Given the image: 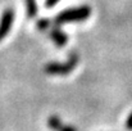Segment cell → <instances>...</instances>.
Wrapping results in <instances>:
<instances>
[{"label":"cell","instance_id":"6da1fadb","mask_svg":"<svg viewBox=\"0 0 132 131\" xmlns=\"http://www.w3.org/2000/svg\"><path fill=\"white\" fill-rule=\"evenodd\" d=\"M91 14V8L88 5H82V6H77V8H71V9H65L63 12H60L54 22L55 25H62V23H67V22H81L87 19Z\"/></svg>","mask_w":132,"mask_h":131},{"label":"cell","instance_id":"7a4b0ae2","mask_svg":"<svg viewBox=\"0 0 132 131\" xmlns=\"http://www.w3.org/2000/svg\"><path fill=\"white\" fill-rule=\"evenodd\" d=\"M78 63V55L76 51H72L71 55L68 57V59L63 63H59V62H51V63H47L45 66L44 71L47 75H59V76H64V75H68L71 73L76 66Z\"/></svg>","mask_w":132,"mask_h":131},{"label":"cell","instance_id":"3957f363","mask_svg":"<svg viewBox=\"0 0 132 131\" xmlns=\"http://www.w3.org/2000/svg\"><path fill=\"white\" fill-rule=\"evenodd\" d=\"M13 18H14V13L12 9L4 10L1 19H0V41L9 34L12 25H13Z\"/></svg>","mask_w":132,"mask_h":131},{"label":"cell","instance_id":"277c9868","mask_svg":"<svg viewBox=\"0 0 132 131\" xmlns=\"http://www.w3.org/2000/svg\"><path fill=\"white\" fill-rule=\"evenodd\" d=\"M47 125L53 131H77L73 126L65 125L58 116H50L47 120Z\"/></svg>","mask_w":132,"mask_h":131},{"label":"cell","instance_id":"5b68a950","mask_svg":"<svg viewBox=\"0 0 132 131\" xmlns=\"http://www.w3.org/2000/svg\"><path fill=\"white\" fill-rule=\"evenodd\" d=\"M50 39L54 41V44L58 46V48H63L67 41H68V37H67V35L59 28V27H54V28H51V31H50Z\"/></svg>","mask_w":132,"mask_h":131},{"label":"cell","instance_id":"8992f818","mask_svg":"<svg viewBox=\"0 0 132 131\" xmlns=\"http://www.w3.org/2000/svg\"><path fill=\"white\" fill-rule=\"evenodd\" d=\"M26 10L28 18H35L37 14V5L36 0H26Z\"/></svg>","mask_w":132,"mask_h":131},{"label":"cell","instance_id":"52a82bcc","mask_svg":"<svg viewBox=\"0 0 132 131\" xmlns=\"http://www.w3.org/2000/svg\"><path fill=\"white\" fill-rule=\"evenodd\" d=\"M36 26H37V28H39V30L45 31V30H47V28L51 26V22H50L49 19H40V21L36 23Z\"/></svg>","mask_w":132,"mask_h":131},{"label":"cell","instance_id":"ba28073f","mask_svg":"<svg viewBox=\"0 0 132 131\" xmlns=\"http://www.w3.org/2000/svg\"><path fill=\"white\" fill-rule=\"evenodd\" d=\"M126 130L132 131V112L130 113V116L127 117V121H126Z\"/></svg>","mask_w":132,"mask_h":131},{"label":"cell","instance_id":"9c48e42d","mask_svg":"<svg viewBox=\"0 0 132 131\" xmlns=\"http://www.w3.org/2000/svg\"><path fill=\"white\" fill-rule=\"evenodd\" d=\"M59 0H45V8H53Z\"/></svg>","mask_w":132,"mask_h":131}]
</instances>
